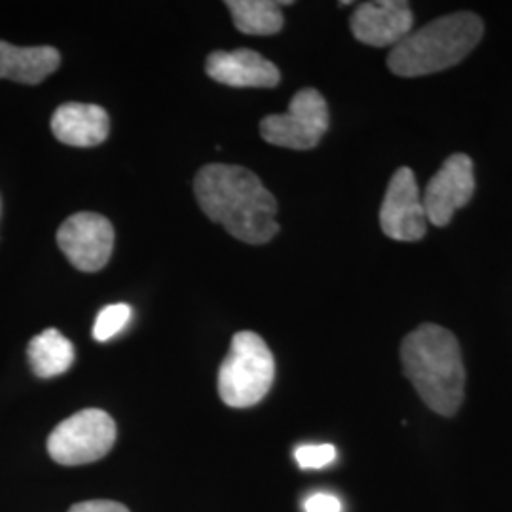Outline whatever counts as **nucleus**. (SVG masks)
I'll list each match as a JSON object with an SVG mask.
<instances>
[{
	"label": "nucleus",
	"mask_w": 512,
	"mask_h": 512,
	"mask_svg": "<svg viewBox=\"0 0 512 512\" xmlns=\"http://www.w3.org/2000/svg\"><path fill=\"white\" fill-rule=\"evenodd\" d=\"M194 194L203 213L243 243L262 245L279 232L274 196L241 165H205L194 179Z\"/></svg>",
	"instance_id": "f257e3e1"
},
{
	"label": "nucleus",
	"mask_w": 512,
	"mask_h": 512,
	"mask_svg": "<svg viewBox=\"0 0 512 512\" xmlns=\"http://www.w3.org/2000/svg\"><path fill=\"white\" fill-rule=\"evenodd\" d=\"M406 378L421 401L440 416H454L465 397V366L458 338L439 325H420L401 346Z\"/></svg>",
	"instance_id": "f03ea898"
},
{
	"label": "nucleus",
	"mask_w": 512,
	"mask_h": 512,
	"mask_svg": "<svg viewBox=\"0 0 512 512\" xmlns=\"http://www.w3.org/2000/svg\"><path fill=\"white\" fill-rule=\"evenodd\" d=\"M484 23L473 12H456L412 31L387 57L389 71L404 78L446 71L478 46Z\"/></svg>",
	"instance_id": "7ed1b4c3"
},
{
	"label": "nucleus",
	"mask_w": 512,
	"mask_h": 512,
	"mask_svg": "<svg viewBox=\"0 0 512 512\" xmlns=\"http://www.w3.org/2000/svg\"><path fill=\"white\" fill-rule=\"evenodd\" d=\"M274 355L266 342L251 330H241L219 368V395L232 408H249L260 403L272 389Z\"/></svg>",
	"instance_id": "20e7f679"
},
{
	"label": "nucleus",
	"mask_w": 512,
	"mask_h": 512,
	"mask_svg": "<svg viewBox=\"0 0 512 512\" xmlns=\"http://www.w3.org/2000/svg\"><path fill=\"white\" fill-rule=\"evenodd\" d=\"M116 442V423L105 410L86 408L61 421L48 437V454L59 465H86L105 458Z\"/></svg>",
	"instance_id": "39448f33"
},
{
	"label": "nucleus",
	"mask_w": 512,
	"mask_h": 512,
	"mask_svg": "<svg viewBox=\"0 0 512 512\" xmlns=\"http://www.w3.org/2000/svg\"><path fill=\"white\" fill-rule=\"evenodd\" d=\"M329 129V107L321 93L306 88L294 95L289 110L270 114L260 122V135L275 147L310 150Z\"/></svg>",
	"instance_id": "423d86ee"
},
{
	"label": "nucleus",
	"mask_w": 512,
	"mask_h": 512,
	"mask_svg": "<svg viewBox=\"0 0 512 512\" xmlns=\"http://www.w3.org/2000/svg\"><path fill=\"white\" fill-rule=\"evenodd\" d=\"M57 245L80 272H99L107 266L114 249V228L97 213H76L57 230Z\"/></svg>",
	"instance_id": "0eeeda50"
},
{
	"label": "nucleus",
	"mask_w": 512,
	"mask_h": 512,
	"mask_svg": "<svg viewBox=\"0 0 512 512\" xmlns=\"http://www.w3.org/2000/svg\"><path fill=\"white\" fill-rule=\"evenodd\" d=\"M475 194V169L467 154H452L423 192V209L427 222L446 226L456 211L471 202Z\"/></svg>",
	"instance_id": "6e6552de"
},
{
	"label": "nucleus",
	"mask_w": 512,
	"mask_h": 512,
	"mask_svg": "<svg viewBox=\"0 0 512 512\" xmlns=\"http://www.w3.org/2000/svg\"><path fill=\"white\" fill-rule=\"evenodd\" d=\"M380 224L385 236L397 241H418L425 236L427 215L416 175L410 167L397 169L387 184Z\"/></svg>",
	"instance_id": "1a4fd4ad"
},
{
	"label": "nucleus",
	"mask_w": 512,
	"mask_h": 512,
	"mask_svg": "<svg viewBox=\"0 0 512 512\" xmlns=\"http://www.w3.org/2000/svg\"><path fill=\"white\" fill-rule=\"evenodd\" d=\"M414 16L403 0H374L361 4L349 21L351 33L359 42L385 48L397 46L412 33Z\"/></svg>",
	"instance_id": "9d476101"
},
{
	"label": "nucleus",
	"mask_w": 512,
	"mask_h": 512,
	"mask_svg": "<svg viewBox=\"0 0 512 512\" xmlns=\"http://www.w3.org/2000/svg\"><path fill=\"white\" fill-rule=\"evenodd\" d=\"M205 73L232 88H275L281 73L272 61L255 50L213 52L205 61Z\"/></svg>",
	"instance_id": "9b49d317"
},
{
	"label": "nucleus",
	"mask_w": 512,
	"mask_h": 512,
	"mask_svg": "<svg viewBox=\"0 0 512 512\" xmlns=\"http://www.w3.org/2000/svg\"><path fill=\"white\" fill-rule=\"evenodd\" d=\"M109 131V114L99 105L65 103L52 116L55 139L69 147H97L107 141Z\"/></svg>",
	"instance_id": "f8f14e48"
},
{
	"label": "nucleus",
	"mask_w": 512,
	"mask_h": 512,
	"mask_svg": "<svg viewBox=\"0 0 512 512\" xmlns=\"http://www.w3.org/2000/svg\"><path fill=\"white\" fill-rule=\"evenodd\" d=\"M61 55L52 46L19 48L0 40V78L35 86L57 71Z\"/></svg>",
	"instance_id": "ddd939ff"
},
{
	"label": "nucleus",
	"mask_w": 512,
	"mask_h": 512,
	"mask_svg": "<svg viewBox=\"0 0 512 512\" xmlns=\"http://www.w3.org/2000/svg\"><path fill=\"white\" fill-rule=\"evenodd\" d=\"M29 365L38 378H54L67 372L74 363V348L57 329H46L29 342Z\"/></svg>",
	"instance_id": "4468645a"
},
{
	"label": "nucleus",
	"mask_w": 512,
	"mask_h": 512,
	"mask_svg": "<svg viewBox=\"0 0 512 512\" xmlns=\"http://www.w3.org/2000/svg\"><path fill=\"white\" fill-rule=\"evenodd\" d=\"M291 2H274V0H228L226 8L230 10L236 29L245 35L270 37L277 35L285 19L281 6Z\"/></svg>",
	"instance_id": "2eb2a0df"
},
{
	"label": "nucleus",
	"mask_w": 512,
	"mask_h": 512,
	"mask_svg": "<svg viewBox=\"0 0 512 512\" xmlns=\"http://www.w3.org/2000/svg\"><path fill=\"white\" fill-rule=\"evenodd\" d=\"M131 308L128 304H110L107 308L99 311L95 325H93V338L97 342H107L126 329L131 321Z\"/></svg>",
	"instance_id": "dca6fc26"
},
{
	"label": "nucleus",
	"mask_w": 512,
	"mask_h": 512,
	"mask_svg": "<svg viewBox=\"0 0 512 512\" xmlns=\"http://www.w3.org/2000/svg\"><path fill=\"white\" fill-rule=\"evenodd\" d=\"M294 458L302 469H323L336 459V448L332 444H304L296 448Z\"/></svg>",
	"instance_id": "f3484780"
},
{
	"label": "nucleus",
	"mask_w": 512,
	"mask_h": 512,
	"mask_svg": "<svg viewBox=\"0 0 512 512\" xmlns=\"http://www.w3.org/2000/svg\"><path fill=\"white\" fill-rule=\"evenodd\" d=\"M306 512H342V501L330 494H313L304 501Z\"/></svg>",
	"instance_id": "a211bd4d"
},
{
	"label": "nucleus",
	"mask_w": 512,
	"mask_h": 512,
	"mask_svg": "<svg viewBox=\"0 0 512 512\" xmlns=\"http://www.w3.org/2000/svg\"><path fill=\"white\" fill-rule=\"evenodd\" d=\"M69 512H129L124 505L116 503V501H84L78 503L69 509Z\"/></svg>",
	"instance_id": "6ab92c4d"
}]
</instances>
